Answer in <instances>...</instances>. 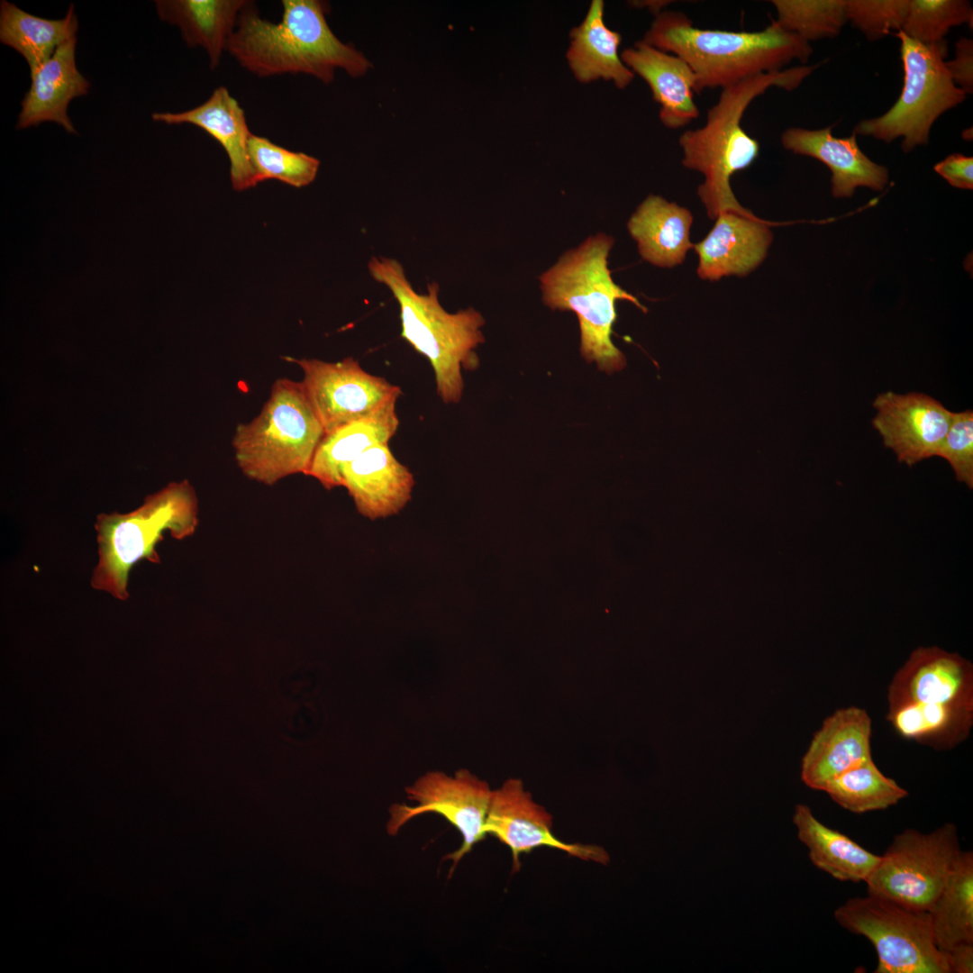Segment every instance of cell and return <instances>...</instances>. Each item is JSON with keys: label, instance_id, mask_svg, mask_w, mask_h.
I'll list each match as a JSON object with an SVG mask.
<instances>
[{"label": "cell", "instance_id": "cell-1", "mask_svg": "<svg viewBox=\"0 0 973 973\" xmlns=\"http://www.w3.org/2000/svg\"><path fill=\"white\" fill-rule=\"evenodd\" d=\"M281 21L262 19L251 2L241 11L226 51L258 77L306 74L330 84L337 68L352 77L372 64L341 41L327 23V5L319 0H283Z\"/></svg>", "mask_w": 973, "mask_h": 973}, {"label": "cell", "instance_id": "cell-2", "mask_svg": "<svg viewBox=\"0 0 973 973\" xmlns=\"http://www.w3.org/2000/svg\"><path fill=\"white\" fill-rule=\"evenodd\" d=\"M641 41L684 59L696 77L698 95L783 70L793 60L804 65L813 54L809 42L774 20L757 32L701 29L685 14L668 10L656 14Z\"/></svg>", "mask_w": 973, "mask_h": 973}, {"label": "cell", "instance_id": "cell-3", "mask_svg": "<svg viewBox=\"0 0 973 973\" xmlns=\"http://www.w3.org/2000/svg\"><path fill=\"white\" fill-rule=\"evenodd\" d=\"M818 67L801 65L764 73L722 88L717 102L707 111L705 124L680 135L682 164L703 174L705 180L697 195L712 220L725 212H750L738 202L731 186L732 177L750 167L759 154V141L741 126L747 108L770 87L797 88Z\"/></svg>", "mask_w": 973, "mask_h": 973}, {"label": "cell", "instance_id": "cell-4", "mask_svg": "<svg viewBox=\"0 0 973 973\" xmlns=\"http://www.w3.org/2000/svg\"><path fill=\"white\" fill-rule=\"evenodd\" d=\"M368 269L397 301L401 336L430 361L439 397L445 404L459 403L464 388L461 369L477 368L475 350L485 341L482 314L473 307L447 312L439 301V285L429 284L427 293L419 294L396 259L372 257Z\"/></svg>", "mask_w": 973, "mask_h": 973}, {"label": "cell", "instance_id": "cell-5", "mask_svg": "<svg viewBox=\"0 0 973 973\" xmlns=\"http://www.w3.org/2000/svg\"><path fill=\"white\" fill-rule=\"evenodd\" d=\"M614 243V238L605 233L589 236L540 277L543 303L552 310L576 314L583 358L606 373L619 371L626 364L624 355L611 339L616 301H628L647 312L611 276L608 256Z\"/></svg>", "mask_w": 973, "mask_h": 973}, {"label": "cell", "instance_id": "cell-6", "mask_svg": "<svg viewBox=\"0 0 973 973\" xmlns=\"http://www.w3.org/2000/svg\"><path fill=\"white\" fill-rule=\"evenodd\" d=\"M198 525V500L191 484L172 482L146 496L137 509L99 514L95 529L98 560L90 585L114 598L129 599L128 579L141 559L159 563L157 544L168 532L177 540L191 536Z\"/></svg>", "mask_w": 973, "mask_h": 973}, {"label": "cell", "instance_id": "cell-7", "mask_svg": "<svg viewBox=\"0 0 973 973\" xmlns=\"http://www.w3.org/2000/svg\"><path fill=\"white\" fill-rule=\"evenodd\" d=\"M325 435L301 382H274L260 413L236 427L232 447L238 467L251 480L272 486L305 474Z\"/></svg>", "mask_w": 973, "mask_h": 973}, {"label": "cell", "instance_id": "cell-8", "mask_svg": "<svg viewBox=\"0 0 973 973\" xmlns=\"http://www.w3.org/2000/svg\"><path fill=\"white\" fill-rule=\"evenodd\" d=\"M896 35L901 43L904 70L901 94L888 111L859 121L853 132L887 143L902 138L903 151L910 152L928 144L936 120L961 104L967 95L955 86L946 69V41L923 44L900 31Z\"/></svg>", "mask_w": 973, "mask_h": 973}, {"label": "cell", "instance_id": "cell-9", "mask_svg": "<svg viewBox=\"0 0 973 973\" xmlns=\"http://www.w3.org/2000/svg\"><path fill=\"white\" fill-rule=\"evenodd\" d=\"M833 914L841 927L873 944L876 973H950L927 911L868 894L850 898Z\"/></svg>", "mask_w": 973, "mask_h": 973}, {"label": "cell", "instance_id": "cell-10", "mask_svg": "<svg viewBox=\"0 0 973 973\" xmlns=\"http://www.w3.org/2000/svg\"><path fill=\"white\" fill-rule=\"evenodd\" d=\"M962 850L957 826L896 834L866 879L868 895L927 911L945 885Z\"/></svg>", "mask_w": 973, "mask_h": 973}, {"label": "cell", "instance_id": "cell-11", "mask_svg": "<svg viewBox=\"0 0 973 973\" xmlns=\"http://www.w3.org/2000/svg\"><path fill=\"white\" fill-rule=\"evenodd\" d=\"M492 790L486 781L468 769H459L454 776L427 772L405 788L415 805L395 804L390 807L387 833L396 835L408 821L423 814L441 815L462 837L460 847L444 857L452 862L450 875L460 859L487 835L485 824Z\"/></svg>", "mask_w": 973, "mask_h": 973}, {"label": "cell", "instance_id": "cell-12", "mask_svg": "<svg viewBox=\"0 0 973 973\" xmlns=\"http://www.w3.org/2000/svg\"><path fill=\"white\" fill-rule=\"evenodd\" d=\"M304 373L305 396L325 434L363 419L394 397L399 386L365 371L359 361L346 358L337 362L316 359H293Z\"/></svg>", "mask_w": 973, "mask_h": 973}, {"label": "cell", "instance_id": "cell-13", "mask_svg": "<svg viewBox=\"0 0 973 973\" xmlns=\"http://www.w3.org/2000/svg\"><path fill=\"white\" fill-rule=\"evenodd\" d=\"M485 831L509 848L512 872L521 869V856L548 847L586 861L606 865L609 855L597 845L568 843L552 832V816L536 803L520 778L511 777L493 789Z\"/></svg>", "mask_w": 973, "mask_h": 973}, {"label": "cell", "instance_id": "cell-14", "mask_svg": "<svg viewBox=\"0 0 973 973\" xmlns=\"http://www.w3.org/2000/svg\"><path fill=\"white\" fill-rule=\"evenodd\" d=\"M873 406L878 414L873 427L899 462L913 466L937 456L949 430L952 412L923 393L878 395Z\"/></svg>", "mask_w": 973, "mask_h": 973}, {"label": "cell", "instance_id": "cell-15", "mask_svg": "<svg viewBox=\"0 0 973 973\" xmlns=\"http://www.w3.org/2000/svg\"><path fill=\"white\" fill-rule=\"evenodd\" d=\"M888 708L905 705L973 706V665L936 646L914 650L895 674Z\"/></svg>", "mask_w": 973, "mask_h": 973}, {"label": "cell", "instance_id": "cell-16", "mask_svg": "<svg viewBox=\"0 0 973 973\" xmlns=\"http://www.w3.org/2000/svg\"><path fill=\"white\" fill-rule=\"evenodd\" d=\"M772 240L768 223L752 212L723 213L708 234L694 244L698 255L697 275L708 281L745 277L766 259Z\"/></svg>", "mask_w": 973, "mask_h": 973}, {"label": "cell", "instance_id": "cell-17", "mask_svg": "<svg viewBox=\"0 0 973 973\" xmlns=\"http://www.w3.org/2000/svg\"><path fill=\"white\" fill-rule=\"evenodd\" d=\"M871 719L856 706L828 716L814 733L801 762V779L818 791L837 777L871 758Z\"/></svg>", "mask_w": 973, "mask_h": 973}, {"label": "cell", "instance_id": "cell-18", "mask_svg": "<svg viewBox=\"0 0 973 973\" xmlns=\"http://www.w3.org/2000/svg\"><path fill=\"white\" fill-rule=\"evenodd\" d=\"M832 130V126L818 130L790 127L782 132L780 141L784 149L816 159L829 168L835 198H850L859 186L883 190L888 183V169L860 150L855 132L838 138Z\"/></svg>", "mask_w": 973, "mask_h": 973}, {"label": "cell", "instance_id": "cell-19", "mask_svg": "<svg viewBox=\"0 0 973 973\" xmlns=\"http://www.w3.org/2000/svg\"><path fill=\"white\" fill-rule=\"evenodd\" d=\"M414 486L413 474L396 459L389 444L369 448L341 471V486L348 490L358 512L372 521L404 509Z\"/></svg>", "mask_w": 973, "mask_h": 973}, {"label": "cell", "instance_id": "cell-20", "mask_svg": "<svg viewBox=\"0 0 973 973\" xmlns=\"http://www.w3.org/2000/svg\"><path fill=\"white\" fill-rule=\"evenodd\" d=\"M621 59L648 84L660 106L659 119L665 127L683 128L698 117L699 109L694 100L696 77L684 59L642 41L623 50Z\"/></svg>", "mask_w": 973, "mask_h": 973}, {"label": "cell", "instance_id": "cell-21", "mask_svg": "<svg viewBox=\"0 0 973 973\" xmlns=\"http://www.w3.org/2000/svg\"><path fill=\"white\" fill-rule=\"evenodd\" d=\"M151 118L166 124L190 123L216 140L229 158L231 182L234 190L244 191L259 184L248 150L252 133L247 124L244 110L226 87L215 88L205 103L190 110L179 113L155 112Z\"/></svg>", "mask_w": 973, "mask_h": 973}, {"label": "cell", "instance_id": "cell-22", "mask_svg": "<svg viewBox=\"0 0 973 973\" xmlns=\"http://www.w3.org/2000/svg\"><path fill=\"white\" fill-rule=\"evenodd\" d=\"M76 46L77 36L66 41L31 77V87L21 103L18 130L54 122L67 132L77 134L68 115V107L72 99L87 95L90 84L77 68Z\"/></svg>", "mask_w": 973, "mask_h": 973}, {"label": "cell", "instance_id": "cell-23", "mask_svg": "<svg viewBox=\"0 0 973 973\" xmlns=\"http://www.w3.org/2000/svg\"><path fill=\"white\" fill-rule=\"evenodd\" d=\"M394 397L370 415L327 433L320 441L305 475L331 490L341 486L344 466L371 447L388 444L396 433L399 419Z\"/></svg>", "mask_w": 973, "mask_h": 973}, {"label": "cell", "instance_id": "cell-24", "mask_svg": "<svg viewBox=\"0 0 973 973\" xmlns=\"http://www.w3.org/2000/svg\"><path fill=\"white\" fill-rule=\"evenodd\" d=\"M691 212L660 196H648L627 223L630 235L637 242L642 259L660 268H673L684 262L694 248L690 241Z\"/></svg>", "mask_w": 973, "mask_h": 973}, {"label": "cell", "instance_id": "cell-25", "mask_svg": "<svg viewBox=\"0 0 973 973\" xmlns=\"http://www.w3.org/2000/svg\"><path fill=\"white\" fill-rule=\"evenodd\" d=\"M567 59L575 77L581 83L597 79L612 81L619 89L626 88L634 74L621 59V34L606 26L604 2L593 0L582 23L569 33Z\"/></svg>", "mask_w": 973, "mask_h": 973}, {"label": "cell", "instance_id": "cell-26", "mask_svg": "<svg viewBox=\"0 0 973 973\" xmlns=\"http://www.w3.org/2000/svg\"><path fill=\"white\" fill-rule=\"evenodd\" d=\"M247 0H157L159 17L180 29L190 48L201 47L209 57L210 68L220 63Z\"/></svg>", "mask_w": 973, "mask_h": 973}, {"label": "cell", "instance_id": "cell-27", "mask_svg": "<svg viewBox=\"0 0 973 973\" xmlns=\"http://www.w3.org/2000/svg\"><path fill=\"white\" fill-rule=\"evenodd\" d=\"M793 822L813 864L837 880L865 882L879 859V855L821 823L805 805L796 806Z\"/></svg>", "mask_w": 973, "mask_h": 973}, {"label": "cell", "instance_id": "cell-28", "mask_svg": "<svg viewBox=\"0 0 973 973\" xmlns=\"http://www.w3.org/2000/svg\"><path fill=\"white\" fill-rule=\"evenodd\" d=\"M78 28L74 5L64 18L50 20L31 14L13 3L0 4V41L20 53L32 77L59 45L77 36Z\"/></svg>", "mask_w": 973, "mask_h": 973}, {"label": "cell", "instance_id": "cell-29", "mask_svg": "<svg viewBox=\"0 0 973 973\" xmlns=\"http://www.w3.org/2000/svg\"><path fill=\"white\" fill-rule=\"evenodd\" d=\"M936 945L947 951L973 943V853L961 852L945 885L927 910Z\"/></svg>", "mask_w": 973, "mask_h": 973}, {"label": "cell", "instance_id": "cell-30", "mask_svg": "<svg viewBox=\"0 0 973 973\" xmlns=\"http://www.w3.org/2000/svg\"><path fill=\"white\" fill-rule=\"evenodd\" d=\"M887 719L896 733L935 750L964 741L973 724V706L905 705L888 708Z\"/></svg>", "mask_w": 973, "mask_h": 973}, {"label": "cell", "instance_id": "cell-31", "mask_svg": "<svg viewBox=\"0 0 973 973\" xmlns=\"http://www.w3.org/2000/svg\"><path fill=\"white\" fill-rule=\"evenodd\" d=\"M824 792L841 807L855 814L887 809L908 796L879 770L872 757L834 778Z\"/></svg>", "mask_w": 973, "mask_h": 973}, {"label": "cell", "instance_id": "cell-32", "mask_svg": "<svg viewBox=\"0 0 973 973\" xmlns=\"http://www.w3.org/2000/svg\"><path fill=\"white\" fill-rule=\"evenodd\" d=\"M777 19L784 30L805 41L838 36L847 23L845 0H773Z\"/></svg>", "mask_w": 973, "mask_h": 973}, {"label": "cell", "instance_id": "cell-33", "mask_svg": "<svg viewBox=\"0 0 973 973\" xmlns=\"http://www.w3.org/2000/svg\"><path fill=\"white\" fill-rule=\"evenodd\" d=\"M248 150L258 182L276 179L300 188L316 177L320 160L304 152H296L268 139L251 134Z\"/></svg>", "mask_w": 973, "mask_h": 973}, {"label": "cell", "instance_id": "cell-34", "mask_svg": "<svg viewBox=\"0 0 973 973\" xmlns=\"http://www.w3.org/2000/svg\"><path fill=\"white\" fill-rule=\"evenodd\" d=\"M967 23L972 28L973 9L966 0H910L900 32L923 44L945 42L952 27Z\"/></svg>", "mask_w": 973, "mask_h": 973}, {"label": "cell", "instance_id": "cell-35", "mask_svg": "<svg viewBox=\"0 0 973 973\" xmlns=\"http://www.w3.org/2000/svg\"><path fill=\"white\" fill-rule=\"evenodd\" d=\"M910 0H845L847 22L868 41H878L892 31H901Z\"/></svg>", "mask_w": 973, "mask_h": 973}, {"label": "cell", "instance_id": "cell-36", "mask_svg": "<svg viewBox=\"0 0 973 973\" xmlns=\"http://www.w3.org/2000/svg\"><path fill=\"white\" fill-rule=\"evenodd\" d=\"M937 456L945 459L956 479L973 488V412L953 413Z\"/></svg>", "mask_w": 973, "mask_h": 973}, {"label": "cell", "instance_id": "cell-37", "mask_svg": "<svg viewBox=\"0 0 973 973\" xmlns=\"http://www.w3.org/2000/svg\"><path fill=\"white\" fill-rule=\"evenodd\" d=\"M953 83L966 95L973 93V41L962 37L955 46L954 59L945 61Z\"/></svg>", "mask_w": 973, "mask_h": 973}, {"label": "cell", "instance_id": "cell-38", "mask_svg": "<svg viewBox=\"0 0 973 973\" xmlns=\"http://www.w3.org/2000/svg\"><path fill=\"white\" fill-rule=\"evenodd\" d=\"M934 170L950 186L960 189L973 188V158L953 153L934 166Z\"/></svg>", "mask_w": 973, "mask_h": 973}, {"label": "cell", "instance_id": "cell-39", "mask_svg": "<svg viewBox=\"0 0 973 973\" xmlns=\"http://www.w3.org/2000/svg\"><path fill=\"white\" fill-rule=\"evenodd\" d=\"M944 952L950 973L973 972V943H961Z\"/></svg>", "mask_w": 973, "mask_h": 973}, {"label": "cell", "instance_id": "cell-40", "mask_svg": "<svg viewBox=\"0 0 973 973\" xmlns=\"http://www.w3.org/2000/svg\"><path fill=\"white\" fill-rule=\"evenodd\" d=\"M962 138L966 141L972 140V128H968L962 132Z\"/></svg>", "mask_w": 973, "mask_h": 973}]
</instances>
